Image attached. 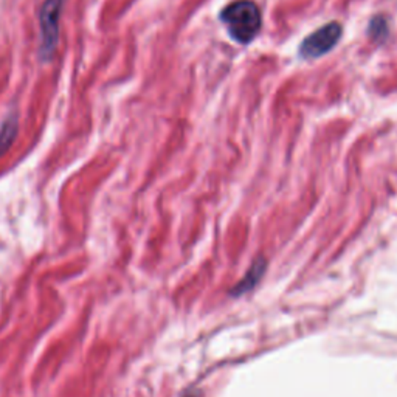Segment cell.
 <instances>
[{"mask_svg": "<svg viewBox=\"0 0 397 397\" xmlns=\"http://www.w3.org/2000/svg\"><path fill=\"white\" fill-rule=\"evenodd\" d=\"M221 21L236 42L250 44L259 33L262 16L252 0H236L222 10Z\"/></svg>", "mask_w": 397, "mask_h": 397, "instance_id": "1", "label": "cell"}, {"mask_svg": "<svg viewBox=\"0 0 397 397\" xmlns=\"http://www.w3.org/2000/svg\"><path fill=\"white\" fill-rule=\"evenodd\" d=\"M66 0H44L39 10V57L48 61L59 44V24Z\"/></svg>", "mask_w": 397, "mask_h": 397, "instance_id": "2", "label": "cell"}, {"mask_svg": "<svg viewBox=\"0 0 397 397\" xmlns=\"http://www.w3.org/2000/svg\"><path fill=\"white\" fill-rule=\"evenodd\" d=\"M342 36V27L338 22H331L324 27L313 31L303 41L299 47V55L306 59H315L328 53L329 50L335 47Z\"/></svg>", "mask_w": 397, "mask_h": 397, "instance_id": "3", "label": "cell"}, {"mask_svg": "<svg viewBox=\"0 0 397 397\" xmlns=\"http://www.w3.org/2000/svg\"><path fill=\"white\" fill-rule=\"evenodd\" d=\"M17 131H19L17 113L11 112L10 115H6V118L2 121V124H0V156H3V154L11 148L12 143H15Z\"/></svg>", "mask_w": 397, "mask_h": 397, "instance_id": "4", "label": "cell"}, {"mask_svg": "<svg viewBox=\"0 0 397 397\" xmlns=\"http://www.w3.org/2000/svg\"><path fill=\"white\" fill-rule=\"evenodd\" d=\"M266 270V261L259 258L258 261L253 262V266L250 267V270L246 273V277L242 278L236 287L233 289V295H241V293H246L250 289L258 284V281L262 278V273Z\"/></svg>", "mask_w": 397, "mask_h": 397, "instance_id": "5", "label": "cell"}, {"mask_svg": "<svg viewBox=\"0 0 397 397\" xmlns=\"http://www.w3.org/2000/svg\"><path fill=\"white\" fill-rule=\"evenodd\" d=\"M373 24L374 25H371V35H373L376 39H380L382 35H387V24L382 17H376Z\"/></svg>", "mask_w": 397, "mask_h": 397, "instance_id": "6", "label": "cell"}, {"mask_svg": "<svg viewBox=\"0 0 397 397\" xmlns=\"http://www.w3.org/2000/svg\"><path fill=\"white\" fill-rule=\"evenodd\" d=\"M185 397H197L196 394H188V396H185Z\"/></svg>", "mask_w": 397, "mask_h": 397, "instance_id": "7", "label": "cell"}]
</instances>
